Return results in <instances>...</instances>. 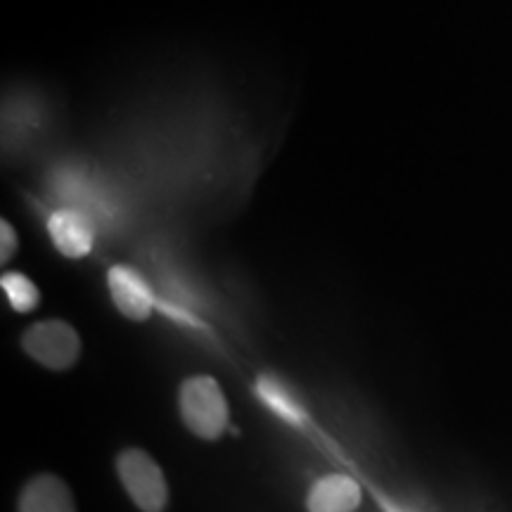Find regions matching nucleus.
Masks as SVG:
<instances>
[{
	"instance_id": "nucleus-3",
	"label": "nucleus",
	"mask_w": 512,
	"mask_h": 512,
	"mask_svg": "<svg viewBox=\"0 0 512 512\" xmlns=\"http://www.w3.org/2000/svg\"><path fill=\"white\" fill-rule=\"evenodd\" d=\"M22 347L36 363L50 370H69L81 356V339L64 320H41L24 332Z\"/></svg>"
},
{
	"instance_id": "nucleus-5",
	"label": "nucleus",
	"mask_w": 512,
	"mask_h": 512,
	"mask_svg": "<svg viewBox=\"0 0 512 512\" xmlns=\"http://www.w3.org/2000/svg\"><path fill=\"white\" fill-rule=\"evenodd\" d=\"M48 235L57 252L67 259H83L95 242L93 221L79 209H57L48 216Z\"/></svg>"
},
{
	"instance_id": "nucleus-10",
	"label": "nucleus",
	"mask_w": 512,
	"mask_h": 512,
	"mask_svg": "<svg viewBox=\"0 0 512 512\" xmlns=\"http://www.w3.org/2000/svg\"><path fill=\"white\" fill-rule=\"evenodd\" d=\"M0 238H3V242H0V245H3V252H0V261H3V264H8V261H10L12 256H15V252H17V235H15V228H12L8 221L0 223Z\"/></svg>"
},
{
	"instance_id": "nucleus-1",
	"label": "nucleus",
	"mask_w": 512,
	"mask_h": 512,
	"mask_svg": "<svg viewBox=\"0 0 512 512\" xmlns=\"http://www.w3.org/2000/svg\"><path fill=\"white\" fill-rule=\"evenodd\" d=\"M178 406L185 427L195 437L214 441L228 427V401L221 384L209 375H192L181 384Z\"/></svg>"
},
{
	"instance_id": "nucleus-4",
	"label": "nucleus",
	"mask_w": 512,
	"mask_h": 512,
	"mask_svg": "<svg viewBox=\"0 0 512 512\" xmlns=\"http://www.w3.org/2000/svg\"><path fill=\"white\" fill-rule=\"evenodd\" d=\"M107 287H110L112 302L126 318L143 323L152 316L155 309V294H152L147 280L136 268L117 264L107 273Z\"/></svg>"
},
{
	"instance_id": "nucleus-7",
	"label": "nucleus",
	"mask_w": 512,
	"mask_h": 512,
	"mask_svg": "<svg viewBox=\"0 0 512 512\" xmlns=\"http://www.w3.org/2000/svg\"><path fill=\"white\" fill-rule=\"evenodd\" d=\"M361 489L347 475H328L311 486L306 508L309 512H356Z\"/></svg>"
},
{
	"instance_id": "nucleus-6",
	"label": "nucleus",
	"mask_w": 512,
	"mask_h": 512,
	"mask_svg": "<svg viewBox=\"0 0 512 512\" xmlns=\"http://www.w3.org/2000/svg\"><path fill=\"white\" fill-rule=\"evenodd\" d=\"M19 512H76L69 486L55 475H38L24 486L19 496Z\"/></svg>"
},
{
	"instance_id": "nucleus-2",
	"label": "nucleus",
	"mask_w": 512,
	"mask_h": 512,
	"mask_svg": "<svg viewBox=\"0 0 512 512\" xmlns=\"http://www.w3.org/2000/svg\"><path fill=\"white\" fill-rule=\"evenodd\" d=\"M117 475L124 484L126 494L143 512H164L169 503V486L166 477L150 453L140 448H128L119 453Z\"/></svg>"
},
{
	"instance_id": "nucleus-8",
	"label": "nucleus",
	"mask_w": 512,
	"mask_h": 512,
	"mask_svg": "<svg viewBox=\"0 0 512 512\" xmlns=\"http://www.w3.org/2000/svg\"><path fill=\"white\" fill-rule=\"evenodd\" d=\"M256 394H259V399L283 420L292 422V425H302L304 422V408L299 406L297 396H294L278 377L261 375L259 380H256Z\"/></svg>"
},
{
	"instance_id": "nucleus-9",
	"label": "nucleus",
	"mask_w": 512,
	"mask_h": 512,
	"mask_svg": "<svg viewBox=\"0 0 512 512\" xmlns=\"http://www.w3.org/2000/svg\"><path fill=\"white\" fill-rule=\"evenodd\" d=\"M0 287H3L5 297H8V304L17 313L34 311L38 302H41V292H38V287L31 283L24 273H17V271L3 273V278H0Z\"/></svg>"
}]
</instances>
